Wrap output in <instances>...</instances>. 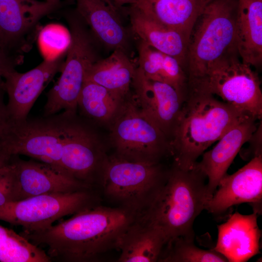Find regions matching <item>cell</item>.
<instances>
[{
	"instance_id": "cell-34",
	"label": "cell",
	"mask_w": 262,
	"mask_h": 262,
	"mask_svg": "<svg viewBox=\"0 0 262 262\" xmlns=\"http://www.w3.org/2000/svg\"><path fill=\"white\" fill-rule=\"evenodd\" d=\"M106 4L109 6L113 10L117 11V9L114 6L112 0H104Z\"/></svg>"
},
{
	"instance_id": "cell-27",
	"label": "cell",
	"mask_w": 262,
	"mask_h": 262,
	"mask_svg": "<svg viewBox=\"0 0 262 262\" xmlns=\"http://www.w3.org/2000/svg\"><path fill=\"white\" fill-rule=\"evenodd\" d=\"M38 47L44 60H52L65 56L70 46V31L58 23L48 24L37 33Z\"/></svg>"
},
{
	"instance_id": "cell-20",
	"label": "cell",
	"mask_w": 262,
	"mask_h": 262,
	"mask_svg": "<svg viewBox=\"0 0 262 262\" xmlns=\"http://www.w3.org/2000/svg\"><path fill=\"white\" fill-rule=\"evenodd\" d=\"M136 67L128 54L114 50L89 68L85 80L103 86L118 99L124 101L131 95V84Z\"/></svg>"
},
{
	"instance_id": "cell-24",
	"label": "cell",
	"mask_w": 262,
	"mask_h": 262,
	"mask_svg": "<svg viewBox=\"0 0 262 262\" xmlns=\"http://www.w3.org/2000/svg\"><path fill=\"white\" fill-rule=\"evenodd\" d=\"M124 101L103 86L85 80L79 96L78 108L87 119L109 124Z\"/></svg>"
},
{
	"instance_id": "cell-17",
	"label": "cell",
	"mask_w": 262,
	"mask_h": 262,
	"mask_svg": "<svg viewBox=\"0 0 262 262\" xmlns=\"http://www.w3.org/2000/svg\"><path fill=\"white\" fill-rule=\"evenodd\" d=\"M255 212L244 215L236 212L217 226L218 237L214 248L229 262H244L260 253L261 235Z\"/></svg>"
},
{
	"instance_id": "cell-15",
	"label": "cell",
	"mask_w": 262,
	"mask_h": 262,
	"mask_svg": "<svg viewBox=\"0 0 262 262\" xmlns=\"http://www.w3.org/2000/svg\"><path fill=\"white\" fill-rule=\"evenodd\" d=\"M257 120L249 115L243 116L212 149L204 152L201 160L195 164L207 177L208 193L211 198L242 147L257 131Z\"/></svg>"
},
{
	"instance_id": "cell-33",
	"label": "cell",
	"mask_w": 262,
	"mask_h": 262,
	"mask_svg": "<svg viewBox=\"0 0 262 262\" xmlns=\"http://www.w3.org/2000/svg\"><path fill=\"white\" fill-rule=\"evenodd\" d=\"M23 3L30 4V5H36L40 3L41 1L36 0H18Z\"/></svg>"
},
{
	"instance_id": "cell-30",
	"label": "cell",
	"mask_w": 262,
	"mask_h": 262,
	"mask_svg": "<svg viewBox=\"0 0 262 262\" xmlns=\"http://www.w3.org/2000/svg\"><path fill=\"white\" fill-rule=\"evenodd\" d=\"M140 0H113L112 2L115 7L118 10L126 5H133L136 4Z\"/></svg>"
},
{
	"instance_id": "cell-21",
	"label": "cell",
	"mask_w": 262,
	"mask_h": 262,
	"mask_svg": "<svg viewBox=\"0 0 262 262\" xmlns=\"http://www.w3.org/2000/svg\"><path fill=\"white\" fill-rule=\"evenodd\" d=\"M165 245L160 230L137 218L118 242L116 249L120 252L118 262L158 261Z\"/></svg>"
},
{
	"instance_id": "cell-28",
	"label": "cell",
	"mask_w": 262,
	"mask_h": 262,
	"mask_svg": "<svg viewBox=\"0 0 262 262\" xmlns=\"http://www.w3.org/2000/svg\"><path fill=\"white\" fill-rule=\"evenodd\" d=\"M15 179L14 165L12 160L0 167V206L13 201Z\"/></svg>"
},
{
	"instance_id": "cell-9",
	"label": "cell",
	"mask_w": 262,
	"mask_h": 262,
	"mask_svg": "<svg viewBox=\"0 0 262 262\" xmlns=\"http://www.w3.org/2000/svg\"><path fill=\"white\" fill-rule=\"evenodd\" d=\"M89 190L43 194L6 203L0 206V220L20 226L24 232L44 230L66 216L95 205Z\"/></svg>"
},
{
	"instance_id": "cell-10",
	"label": "cell",
	"mask_w": 262,
	"mask_h": 262,
	"mask_svg": "<svg viewBox=\"0 0 262 262\" xmlns=\"http://www.w3.org/2000/svg\"><path fill=\"white\" fill-rule=\"evenodd\" d=\"M131 88L142 112L164 133L170 142L186 98L170 85L147 79L136 66Z\"/></svg>"
},
{
	"instance_id": "cell-26",
	"label": "cell",
	"mask_w": 262,
	"mask_h": 262,
	"mask_svg": "<svg viewBox=\"0 0 262 262\" xmlns=\"http://www.w3.org/2000/svg\"><path fill=\"white\" fill-rule=\"evenodd\" d=\"M159 259L163 262H227L226 258L214 249L204 250L194 244V239L180 237L165 246Z\"/></svg>"
},
{
	"instance_id": "cell-22",
	"label": "cell",
	"mask_w": 262,
	"mask_h": 262,
	"mask_svg": "<svg viewBox=\"0 0 262 262\" xmlns=\"http://www.w3.org/2000/svg\"><path fill=\"white\" fill-rule=\"evenodd\" d=\"M138 65L146 78L173 87L187 98L188 78L180 63L174 57L154 49L136 38Z\"/></svg>"
},
{
	"instance_id": "cell-23",
	"label": "cell",
	"mask_w": 262,
	"mask_h": 262,
	"mask_svg": "<svg viewBox=\"0 0 262 262\" xmlns=\"http://www.w3.org/2000/svg\"><path fill=\"white\" fill-rule=\"evenodd\" d=\"M206 0H140L135 5L157 22L189 37Z\"/></svg>"
},
{
	"instance_id": "cell-13",
	"label": "cell",
	"mask_w": 262,
	"mask_h": 262,
	"mask_svg": "<svg viewBox=\"0 0 262 262\" xmlns=\"http://www.w3.org/2000/svg\"><path fill=\"white\" fill-rule=\"evenodd\" d=\"M55 8L45 1L30 5L18 0H0V46L18 57L29 50L39 20Z\"/></svg>"
},
{
	"instance_id": "cell-3",
	"label": "cell",
	"mask_w": 262,
	"mask_h": 262,
	"mask_svg": "<svg viewBox=\"0 0 262 262\" xmlns=\"http://www.w3.org/2000/svg\"><path fill=\"white\" fill-rule=\"evenodd\" d=\"M246 115L211 94L189 92L170 142L173 163L192 168L209 147Z\"/></svg>"
},
{
	"instance_id": "cell-14",
	"label": "cell",
	"mask_w": 262,
	"mask_h": 262,
	"mask_svg": "<svg viewBox=\"0 0 262 262\" xmlns=\"http://www.w3.org/2000/svg\"><path fill=\"white\" fill-rule=\"evenodd\" d=\"M64 57L44 61L34 68L24 73L15 68L7 70L3 75V90L8 95L5 108L12 118L23 120L28 114L46 84L55 74L61 71Z\"/></svg>"
},
{
	"instance_id": "cell-6",
	"label": "cell",
	"mask_w": 262,
	"mask_h": 262,
	"mask_svg": "<svg viewBox=\"0 0 262 262\" xmlns=\"http://www.w3.org/2000/svg\"><path fill=\"white\" fill-rule=\"evenodd\" d=\"M169 169L160 163L132 162L107 157L99 175L105 195L138 215L165 182Z\"/></svg>"
},
{
	"instance_id": "cell-19",
	"label": "cell",
	"mask_w": 262,
	"mask_h": 262,
	"mask_svg": "<svg viewBox=\"0 0 262 262\" xmlns=\"http://www.w3.org/2000/svg\"><path fill=\"white\" fill-rule=\"evenodd\" d=\"M235 45L241 60L251 66L262 62V0H238Z\"/></svg>"
},
{
	"instance_id": "cell-8",
	"label": "cell",
	"mask_w": 262,
	"mask_h": 262,
	"mask_svg": "<svg viewBox=\"0 0 262 262\" xmlns=\"http://www.w3.org/2000/svg\"><path fill=\"white\" fill-rule=\"evenodd\" d=\"M233 49L214 62L204 77L189 92L220 97L243 114L257 120L262 117V93L258 74L237 57Z\"/></svg>"
},
{
	"instance_id": "cell-1",
	"label": "cell",
	"mask_w": 262,
	"mask_h": 262,
	"mask_svg": "<svg viewBox=\"0 0 262 262\" xmlns=\"http://www.w3.org/2000/svg\"><path fill=\"white\" fill-rule=\"evenodd\" d=\"M137 217L121 207L94 205L44 230L20 234L33 245L45 247L51 261H92L116 248L121 236Z\"/></svg>"
},
{
	"instance_id": "cell-18",
	"label": "cell",
	"mask_w": 262,
	"mask_h": 262,
	"mask_svg": "<svg viewBox=\"0 0 262 262\" xmlns=\"http://www.w3.org/2000/svg\"><path fill=\"white\" fill-rule=\"evenodd\" d=\"M127 13L134 37L161 52L175 58L184 68L189 41L188 36L150 17L135 5H130Z\"/></svg>"
},
{
	"instance_id": "cell-12",
	"label": "cell",
	"mask_w": 262,
	"mask_h": 262,
	"mask_svg": "<svg viewBox=\"0 0 262 262\" xmlns=\"http://www.w3.org/2000/svg\"><path fill=\"white\" fill-rule=\"evenodd\" d=\"M205 209L221 214L235 205L248 203L253 212L262 213V154L253 157L245 165L231 175L222 178Z\"/></svg>"
},
{
	"instance_id": "cell-11",
	"label": "cell",
	"mask_w": 262,
	"mask_h": 262,
	"mask_svg": "<svg viewBox=\"0 0 262 262\" xmlns=\"http://www.w3.org/2000/svg\"><path fill=\"white\" fill-rule=\"evenodd\" d=\"M15 179L13 201L37 195L89 190L90 184L76 180L49 164L14 156ZM12 202V201H11Z\"/></svg>"
},
{
	"instance_id": "cell-7",
	"label": "cell",
	"mask_w": 262,
	"mask_h": 262,
	"mask_svg": "<svg viewBox=\"0 0 262 262\" xmlns=\"http://www.w3.org/2000/svg\"><path fill=\"white\" fill-rule=\"evenodd\" d=\"M109 124L110 141L115 155L119 158L156 163L171 155L169 140L139 109L132 93L122 103Z\"/></svg>"
},
{
	"instance_id": "cell-32",
	"label": "cell",
	"mask_w": 262,
	"mask_h": 262,
	"mask_svg": "<svg viewBox=\"0 0 262 262\" xmlns=\"http://www.w3.org/2000/svg\"><path fill=\"white\" fill-rule=\"evenodd\" d=\"M45 1L56 9L60 4V0H45Z\"/></svg>"
},
{
	"instance_id": "cell-5",
	"label": "cell",
	"mask_w": 262,
	"mask_h": 262,
	"mask_svg": "<svg viewBox=\"0 0 262 262\" xmlns=\"http://www.w3.org/2000/svg\"><path fill=\"white\" fill-rule=\"evenodd\" d=\"M65 18L71 33V43L61 75L47 94L44 116L61 111L76 113L87 71L101 59L98 47L100 43L76 10L66 13Z\"/></svg>"
},
{
	"instance_id": "cell-29",
	"label": "cell",
	"mask_w": 262,
	"mask_h": 262,
	"mask_svg": "<svg viewBox=\"0 0 262 262\" xmlns=\"http://www.w3.org/2000/svg\"><path fill=\"white\" fill-rule=\"evenodd\" d=\"M20 64L16 58L10 56L9 54L3 50L0 49V91L3 90V75L8 69L15 68Z\"/></svg>"
},
{
	"instance_id": "cell-31",
	"label": "cell",
	"mask_w": 262,
	"mask_h": 262,
	"mask_svg": "<svg viewBox=\"0 0 262 262\" xmlns=\"http://www.w3.org/2000/svg\"><path fill=\"white\" fill-rule=\"evenodd\" d=\"M11 158L12 157L0 152V167L9 163Z\"/></svg>"
},
{
	"instance_id": "cell-2",
	"label": "cell",
	"mask_w": 262,
	"mask_h": 262,
	"mask_svg": "<svg viewBox=\"0 0 262 262\" xmlns=\"http://www.w3.org/2000/svg\"><path fill=\"white\" fill-rule=\"evenodd\" d=\"M206 180L195 165L183 169L173 163L165 182L137 218L160 230L166 245L180 237L194 239V221L211 199Z\"/></svg>"
},
{
	"instance_id": "cell-25",
	"label": "cell",
	"mask_w": 262,
	"mask_h": 262,
	"mask_svg": "<svg viewBox=\"0 0 262 262\" xmlns=\"http://www.w3.org/2000/svg\"><path fill=\"white\" fill-rule=\"evenodd\" d=\"M0 262H49L51 260L42 248L20 234L0 226Z\"/></svg>"
},
{
	"instance_id": "cell-4",
	"label": "cell",
	"mask_w": 262,
	"mask_h": 262,
	"mask_svg": "<svg viewBox=\"0 0 262 262\" xmlns=\"http://www.w3.org/2000/svg\"><path fill=\"white\" fill-rule=\"evenodd\" d=\"M238 0H206L191 32L186 56L188 89L235 45Z\"/></svg>"
},
{
	"instance_id": "cell-16",
	"label": "cell",
	"mask_w": 262,
	"mask_h": 262,
	"mask_svg": "<svg viewBox=\"0 0 262 262\" xmlns=\"http://www.w3.org/2000/svg\"><path fill=\"white\" fill-rule=\"evenodd\" d=\"M76 10L100 45L112 50H121L130 56L134 35L122 23L117 11L104 0H76Z\"/></svg>"
},
{
	"instance_id": "cell-35",
	"label": "cell",
	"mask_w": 262,
	"mask_h": 262,
	"mask_svg": "<svg viewBox=\"0 0 262 262\" xmlns=\"http://www.w3.org/2000/svg\"><path fill=\"white\" fill-rule=\"evenodd\" d=\"M0 49H1V50H4L0 47Z\"/></svg>"
}]
</instances>
